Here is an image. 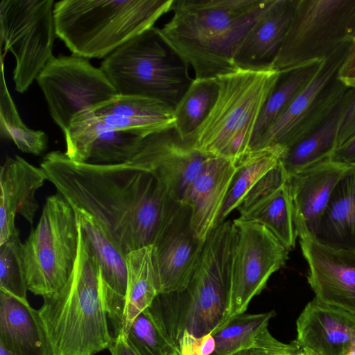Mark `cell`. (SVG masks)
<instances>
[{"label": "cell", "instance_id": "obj_17", "mask_svg": "<svg viewBox=\"0 0 355 355\" xmlns=\"http://www.w3.org/2000/svg\"><path fill=\"white\" fill-rule=\"evenodd\" d=\"M350 165L327 159L288 178L297 236L315 237L337 184Z\"/></svg>", "mask_w": 355, "mask_h": 355}, {"label": "cell", "instance_id": "obj_37", "mask_svg": "<svg viewBox=\"0 0 355 355\" xmlns=\"http://www.w3.org/2000/svg\"><path fill=\"white\" fill-rule=\"evenodd\" d=\"M288 176L281 161L267 172L248 193L237 207L241 215L284 185Z\"/></svg>", "mask_w": 355, "mask_h": 355}, {"label": "cell", "instance_id": "obj_9", "mask_svg": "<svg viewBox=\"0 0 355 355\" xmlns=\"http://www.w3.org/2000/svg\"><path fill=\"white\" fill-rule=\"evenodd\" d=\"M354 37L355 0H298L272 68L323 61Z\"/></svg>", "mask_w": 355, "mask_h": 355}, {"label": "cell", "instance_id": "obj_31", "mask_svg": "<svg viewBox=\"0 0 355 355\" xmlns=\"http://www.w3.org/2000/svg\"><path fill=\"white\" fill-rule=\"evenodd\" d=\"M287 182L239 218L264 225L291 251L295 247L297 236Z\"/></svg>", "mask_w": 355, "mask_h": 355}, {"label": "cell", "instance_id": "obj_24", "mask_svg": "<svg viewBox=\"0 0 355 355\" xmlns=\"http://www.w3.org/2000/svg\"><path fill=\"white\" fill-rule=\"evenodd\" d=\"M0 345L15 355H53L39 311L1 290Z\"/></svg>", "mask_w": 355, "mask_h": 355}, {"label": "cell", "instance_id": "obj_35", "mask_svg": "<svg viewBox=\"0 0 355 355\" xmlns=\"http://www.w3.org/2000/svg\"><path fill=\"white\" fill-rule=\"evenodd\" d=\"M149 135L141 130H109L100 134L92 145L87 163L112 164L129 162L142 139Z\"/></svg>", "mask_w": 355, "mask_h": 355}, {"label": "cell", "instance_id": "obj_40", "mask_svg": "<svg viewBox=\"0 0 355 355\" xmlns=\"http://www.w3.org/2000/svg\"><path fill=\"white\" fill-rule=\"evenodd\" d=\"M330 159L349 165L355 164V135L340 146Z\"/></svg>", "mask_w": 355, "mask_h": 355}, {"label": "cell", "instance_id": "obj_39", "mask_svg": "<svg viewBox=\"0 0 355 355\" xmlns=\"http://www.w3.org/2000/svg\"><path fill=\"white\" fill-rule=\"evenodd\" d=\"M177 345L180 355H203L201 338L196 337L187 331L183 332Z\"/></svg>", "mask_w": 355, "mask_h": 355}, {"label": "cell", "instance_id": "obj_34", "mask_svg": "<svg viewBox=\"0 0 355 355\" xmlns=\"http://www.w3.org/2000/svg\"><path fill=\"white\" fill-rule=\"evenodd\" d=\"M123 333L139 355H180L178 345L148 308L137 315Z\"/></svg>", "mask_w": 355, "mask_h": 355}, {"label": "cell", "instance_id": "obj_4", "mask_svg": "<svg viewBox=\"0 0 355 355\" xmlns=\"http://www.w3.org/2000/svg\"><path fill=\"white\" fill-rule=\"evenodd\" d=\"M235 241L233 222L213 229L186 289L159 293L148 307L176 345L185 331L199 338L227 321Z\"/></svg>", "mask_w": 355, "mask_h": 355}, {"label": "cell", "instance_id": "obj_42", "mask_svg": "<svg viewBox=\"0 0 355 355\" xmlns=\"http://www.w3.org/2000/svg\"><path fill=\"white\" fill-rule=\"evenodd\" d=\"M109 350L111 355H139L129 345L123 331L114 337V341Z\"/></svg>", "mask_w": 355, "mask_h": 355}, {"label": "cell", "instance_id": "obj_15", "mask_svg": "<svg viewBox=\"0 0 355 355\" xmlns=\"http://www.w3.org/2000/svg\"><path fill=\"white\" fill-rule=\"evenodd\" d=\"M211 157L182 140L173 128L144 137L129 162L151 173L173 200L183 202L193 181Z\"/></svg>", "mask_w": 355, "mask_h": 355}, {"label": "cell", "instance_id": "obj_22", "mask_svg": "<svg viewBox=\"0 0 355 355\" xmlns=\"http://www.w3.org/2000/svg\"><path fill=\"white\" fill-rule=\"evenodd\" d=\"M236 164L230 159L211 157L191 184L183 203L191 212V227L196 236L205 241L216 227Z\"/></svg>", "mask_w": 355, "mask_h": 355}, {"label": "cell", "instance_id": "obj_48", "mask_svg": "<svg viewBox=\"0 0 355 355\" xmlns=\"http://www.w3.org/2000/svg\"><path fill=\"white\" fill-rule=\"evenodd\" d=\"M302 355H306L305 353L304 352V351H303Z\"/></svg>", "mask_w": 355, "mask_h": 355}, {"label": "cell", "instance_id": "obj_45", "mask_svg": "<svg viewBox=\"0 0 355 355\" xmlns=\"http://www.w3.org/2000/svg\"><path fill=\"white\" fill-rule=\"evenodd\" d=\"M343 355H355V346L350 347Z\"/></svg>", "mask_w": 355, "mask_h": 355}, {"label": "cell", "instance_id": "obj_1", "mask_svg": "<svg viewBox=\"0 0 355 355\" xmlns=\"http://www.w3.org/2000/svg\"><path fill=\"white\" fill-rule=\"evenodd\" d=\"M40 167L58 193L91 217L125 255L152 245L175 201L154 175L130 162H76L55 150Z\"/></svg>", "mask_w": 355, "mask_h": 355}, {"label": "cell", "instance_id": "obj_43", "mask_svg": "<svg viewBox=\"0 0 355 355\" xmlns=\"http://www.w3.org/2000/svg\"><path fill=\"white\" fill-rule=\"evenodd\" d=\"M232 355H270V354L256 349H245L240 350Z\"/></svg>", "mask_w": 355, "mask_h": 355}, {"label": "cell", "instance_id": "obj_23", "mask_svg": "<svg viewBox=\"0 0 355 355\" xmlns=\"http://www.w3.org/2000/svg\"><path fill=\"white\" fill-rule=\"evenodd\" d=\"M297 1L273 0L241 43L235 57L238 68L272 67L289 28Z\"/></svg>", "mask_w": 355, "mask_h": 355}, {"label": "cell", "instance_id": "obj_26", "mask_svg": "<svg viewBox=\"0 0 355 355\" xmlns=\"http://www.w3.org/2000/svg\"><path fill=\"white\" fill-rule=\"evenodd\" d=\"M354 98L355 89L349 88L318 128L286 150L280 161L288 178L331 158L338 148L340 128Z\"/></svg>", "mask_w": 355, "mask_h": 355}, {"label": "cell", "instance_id": "obj_20", "mask_svg": "<svg viewBox=\"0 0 355 355\" xmlns=\"http://www.w3.org/2000/svg\"><path fill=\"white\" fill-rule=\"evenodd\" d=\"M87 119L98 137L103 132L141 130L153 134L174 128V107L153 98L119 96L87 112Z\"/></svg>", "mask_w": 355, "mask_h": 355}, {"label": "cell", "instance_id": "obj_28", "mask_svg": "<svg viewBox=\"0 0 355 355\" xmlns=\"http://www.w3.org/2000/svg\"><path fill=\"white\" fill-rule=\"evenodd\" d=\"M322 62H311L280 71L279 76L258 119L251 144L284 114L295 98L314 78Z\"/></svg>", "mask_w": 355, "mask_h": 355}, {"label": "cell", "instance_id": "obj_47", "mask_svg": "<svg viewBox=\"0 0 355 355\" xmlns=\"http://www.w3.org/2000/svg\"><path fill=\"white\" fill-rule=\"evenodd\" d=\"M302 352H303V350L302 352H300V353H298V354H292V355H302Z\"/></svg>", "mask_w": 355, "mask_h": 355}, {"label": "cell", "instance_id": "obj_12", "mask_svg": "<svg viewBox=\"0 0 355 355\" xmlns=\"http://www.w3.org/2000/svg\"><path fill=\"white\" fill-rule=\"evenodd\" d=\"M350 44L323 60L318 72L284 114L250 146V150L270 146L286 149L318 128L349 89L338 78Z\"/></svg>", "mask_w": 355, "mask_h": 355}, {"label": "cell", "instance_id": "obj_19", "mask_svg": "<svg viewBox=\"0 0 355 355\" xmlns=\"http://www.w3.org/2000/svg\"><path fill=\"white\" fill-rule=\"evenodd\" d=\"M48 180L44 170L15 155L8 157L1 167L0 245L19 233L15 216H22L31 225L38 203L36 191Z\"/></svg>", "mask_w": 355, "mask_h": 355}, {"label": "cell", "instance_id": "obj_2", "mask_svg": "<svg viewBox=\"0 0 355 355\" xmlns=\"http://www.w3.org/2000/svg\"><path fill=\"white\" fill-rule=\"evenodd\" d=\"M273 0H175L173 15L159 33L194 71L210 79L239 68L237 51Z\"/></svg>", "mask_w": 355, "mask_h": 355}, {"label": "cell", "instance_id": "obj_16", "mask_svg": "<svg viewBox=\"0 0 355 355\" xmlns=\"http://www.w3.org/2000/svg\"><path fill=\"white\" fill-rule=\"evenodd\" d=\"M308 264L307 282L318 301L355 313V252L300 239Z\"/></svg>", "mask_w": 355, "mask_h": 355}, {"label": "cell", "instance_id": "obj_29", "mask_svg": "<svg viewBox=\"0 0 355 355\" xmlns=\"http://www.w3.org/2000/svg\"><path fill=\"white\" fill-rule=\"evenodd\" d=\"M125 257L128 285L123 332L126 331L137 315L151 305L159 294L152 245L133 250Z\"/></svg>", "mask_w": 355, "mask_h": 355}, {"label": "cell", "instance_id": "obj_10", "mask_svg": "<svg viewBox=\"0 0 355 355\" xmlns=\"http://www.w3.org/2000/svg\"><path fill=\"white\" fill-rule=\"evenodd\" d=\"M53 0H2L0 3L1 56L11 52L15 89L25 92L53 57L56 35Z\"/></svg>", "mask_w": 355, "mask_h": 355}, {"label": "cell", "instance_id": "obj_33", "mask_svg": "<svg viewBox=\"0 0 355 355\" xmlns=\"http://www.w3.org/2000/svg\"><path fill=\"white\" fill-rule=\"evenodd\" d=\"M3 58L1 56V137L12 141L18 149L23 153L40 155L47 148V135L44 131L29 128L23 122L6 82Z\"/></svg>", "mask_w": 355, "mask_h": 355}, {"label": "cell", "instance_id": "obj_5", "mask_svg": "<svg viewBox=\"0 0 355 355\" xmlns=\"http://www.w3.org/2000/svg\"><path fill=\"white\" fill-rule=\"evenodd\" d=\"M174 0H61L53 16L56 35L73 55L107 57L153 27L171 10Z\"/></svg>", "mask_w": 355, "mask_h": 355}, {"label": "cell", "instance_id": "obj_8", "mask_svg": "<svg viewBox=\"0 0 355 355\" xmlns=\"http://www.w3.org/2000/svg\"><path fill=\"white\" fill-rule=\"evenodd\" d=\"M78 224L77 213L59 193L46 198L37 225L21 244L28 291L44 297L65 284L78 254Z\"/></svg>", "mask_w": 355, "mask_h": 355}, {"label": "cell", "instance_id": "obj_25", "mask_svg": "<svg viewBox=\"0 0 355 355\" xmlns=\"http://www.w3.org/2000/svg\"><path fill=\"white\" fill-rule=\"evenodd\" d=\"M275 311L240 314L230 318L212 333L216 349L211 355H232L240 350L256 349L270 355H292L302 349L295 340L284 343L275 338L268 330Z\"/></svg>", "mask_w": 355, "mask_h": 355}, {"label": "cell", "instance_id": "obj_18", "mask_svg": "<svg viewBox=\"0 0 355 355\" xmlns=\"http://www.w3.org/2000/svg\"><path fill=\"white\" fill-rule=\"evenodd\" d=\"M296 343L318 355H343L355 346V313L313 298L296 320Z\"/></svg>", "mask_w": 355, "mask_h": 355}, {"label": "cell", "instance_id": "obj_14", "mask_svg": "<svg viewBox=\"0 0 355 355\" xmlns=\"http://www.w3.org/2000/svg\"><path fill=\"white\" fill-rule=\"evenodd\" d=\"M191 220L189 206L174 201L151 245L159 294L181 292L191 279L205 241Z\"/></svg>", "mask_w": 355, "mask_h": 355}, {"label": "cell", "instance_id": "obj_3", "mask_svg": "<svg viewBox=\"0 0 355 355\" xmlns=\"http://www.w3.org/2000/svg\"><path fill=\"white\" fill-rule=\"evenodd\" d=\"M78 250L65 284L38 310L53 355H96L113 341L96 254L78 220Z\"/></svg>", "mask_w": 355, "mask_h": 355}, {"label": "cell", "instance_id": "obj_36", "mask_svg": "<svg viewBox=\"0 0 355 355\" xmlns=\"http://www.w3.org/2000/svg\"><path fill=\"white\" fill-rule=\"evenodd\" d=\"M19 233L0 245V290L28 302Z\"/></svg>", "mask_w": 355, "mask_h": 355}, {"label": "cell", "instance_id": "obj_30", "mask_svg": "<svg viewBox=\"0 0 355 355\" xmlns=\"http://www.w3.org/2000/svg\"><path fill=\"white\" fill-rule=\"evenodd\" d=\"M287 149L279 146L250 150L236 164L216 227L225 222L227 216L237 209L254 185L280 161Z\"/></svg>", "mask_w": 355, "mask_h": 355}, {"label": "cell", "instance_id": "obj_46", "mask_svg": "<svg viewBox=\"0 0 355 355\" xmlns=\"http://www.w3.org/2000/svg\"><path fill=\"white\" fill-rule=\"evenodd\" d=\"M306 355H318L315 352H312L309 349H302Z\"/></svg>", "mask_w": 355, "mask_h": 355}, {"label": "cell", "instance_id": "obj_6", "mask_svg": "<svg viewBox=\"0 0 355 355\" xmlns=\"http://www.w3.org/2000/svg\"><path fill=\"white\" fill-rule=\"evenodd\" d=\"M279 74L272 67L239 68L217 77L216 101L187 140L203 153L237 164L250 150L258 119Z\"/></svg>", "mask_w": 355, "mask_h": 355}, {"label": "cell", "instance_id": "obj_32", "mask_svg": "<svg viewBox=\"0 0 355 355\" xmlns=\"http://www.w3.org/2000/svg\"><path fill=\"white\" fill-rule=\"evenodd\" d=\"M218 92L216 78L193 79L174 107V129L182 140H187L205 121Z\"/></svg>", "mask_w": 355, "mask_h": 355}, {"label": "cell", "instance_id": "obj_13", "mask_svg": "<svg viewBox=\"0 0 355 355\" xmlns=\"http://www.w3.org/2000/svg\"><path fill=\"white\" fill-rule=\"evenodd\" d=\"M233 223L236 241L227 320L245 313L270 276L284 266L290 252L264 225L240 218Z\"/></svg>", "mask_w": 355, "mask_h": 355}, {"label": "cell", "instance_id": "obj_7", "mask_svg": "<svg viewBox=\"0 0 355 355\" xmlns=\"http://www.w3.org/2000/svg\"><path fill=\"white\" fill-rule=\"evenodd\" d=\"M189 67L153 26L105 57L100 68L118 95L153 98L175 107L193 80Z\"/></svg>", "mask_w": 355, "mask_h": 355}, {"label": "cell", "instance_id": "obj_11", "mask_svg": "<svg viewBox=\"0 0 355 355\" xmlns=\"http://www.w3.org/2000/svg\"><path fill=\"white\" fill-rule=\"evenodd\" d=\"M36 80L51 116L63 133L77 116L118 96L100 67L75 55L53 56Z\"/></svg>", "mask_w": 355, "mask_h": 355}, {"label": "cell", "instance_id": "obj_21", "mask_svg": "<svg viewBox=\"0 0 355 355\" xmlns=\"http://www.w3.org/2000/svg\"><path fill=\"white\" fill-rule=\"evenodd\" d=\"M74 210L96 254L101 272L103 302L114 331V336H116L123 329L126 306V255L106 236L91 217Z\"/></svg>", "mask_w": 355, "mask_h": 355}, {"label": "cell", "instance_id": "obj_41", "mask_svg": "<svg viewBox=\"0 0 355 355\" xmlns=\"http://www.w3.org/2000/svg\"><path fill=\"white\" fill-rule=\"evenodd\" d=\"M355 135V98L347 112L338 133V147Z\"/></svg>", "mask_w": 355, "mask_h": 355}, {"label": "cell", "instance_id": "obj_27", "mask_svg": "<svg viewBox=\"0 0 355 355\" xmlns=\"http://www.w3.org/2000/svg\"><path fill=\"white\" fill-rule=\"evenodd\" d=\"M313 238L329 247L355 252V164L334 189Z\"/></svg>", "mask_w": 355, "mask_h": 355}, {"label": "cell", "instance_id": "obj_38", "mask_svg": "<svg viewBox=\"0 0 355 355\" xmlns=\"http://www.w3.org/2000/svg\"><path fill=\"white\" fill-rule=\"evenodd\" d=\"M338 78L347 88L355 89V37L350 43Z\"/></svg>", "mask_w": 355, "mask_h": 355}, {"label": "cell", "instance_id": "obj_44", "mask_svg": "<svg viewBox=\"0 0 355 355\" xmlns=\"http://www.w3.org/2000/svg\"><path fill=\"white\" fill-rule=\"evenodd\" d=\"M0 355H15L7 351L3 347L0 345Z\"/></svg>", "mask_w": 355, "mask_h": 355}]
</instances>
